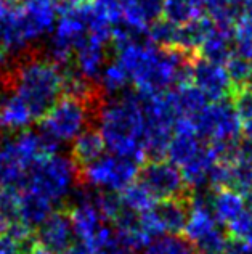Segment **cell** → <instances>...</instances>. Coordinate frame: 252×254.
Returning <instances> with one entry per match:
<instances>
[{"instance_id": "1", "label": "cell", "mask_w": 252, "mask_h": 254, "mask_svg": "<svg viewBox=\"0 0 252 254\" xmlns=\"http://www.w3.org/2000/svg\"><path fill=\"white\" fill-rule=\"evenodd\" d=\"M0 90L15 92L29 108L32 119L41 121L63 97L61 72L49 58L26 52L11 69L0 74Z\"/></svg>"}, {"instance_id": "2", "label": "cell", "mask_w": 252, "mask_h": 254, "mask_svg": "<svg viewBox=\"0 0 252 254\" xmlns=\"http://www.w3.org/2000/svg\"><path fill=\"white\" fill-rule=\"evenodd\" d=\"M143 129V115L135 87L114 102L103 103L98 115V130L111 153L142 164L145 161Z\"/></svg>"}, {"instance_id": "3", "label": "cell", "mask_w": 252, "mask_h": 254, "mask_svg": "<svg viewBox=\"0 0 252 254\" xmlns=\"http://www.w3.org/2000/svg\"><path fill=\"white\" fill-rule=\"evenodd\" d=\"M79 184V171L71 158L58 153L42 156L26 171L24 189L39 193L55 204L66 203V198Z\"/></svg>"}, {"instance_id": "4", "label": "cell", "mask_w": 252, "mask_h": 254, "mask_svg": "<svg viewBox=\"0 0 252 254\" xmlns=\"http://www.w3.org/2000/svg\"><path fill=\"white\" fill-rule=\"evenodd\" d=\"M100 113L87 103L72 97H61L53 108L39 121V130L58 140L59 143L72 142L87 127H95L94 119Z\"/></svg>"}, {"instance_id": "5", "label": "cell", "mask_w": 252, "mask_h": 254, "mask_svg": "<svg viewBox=\"0 0 252 254\" xmlns=\"http://www.w3.org/2000/svg\"><path fill=\"white\" fill-rule=\"evenodd\" d=\"M190 121L202 142H233L241 137V119L230 97L207 103Z\"/></svg>"}, {"instance_id": "6", "label": "cell", "mask_w": 252, "mask_h": 254, "mask_svg": "<svg viewBox=\"0 0 252 254\" xmlns=\"http://www.w3.org/2000/svg\"><path fill=\"white\" fill-rule=\"evenodd\" d=\"M138 168L140 164L134 159L117 156L114 153L103 155L79 172V184L121 191L125 185L137 179Z\"/></svg>"}, {"instance_id": "7", "label": "cell", "mask_w": 252, "mask_h": 254, "mask_svg": "<svg viewBox=\"0 0 252 254\" xmlns=\"http://www.w3.org/2000/svg\"><path fill=\"white\" fill-rule=\"evenodd\" d=\"M137 180L151 193L154 199L177 198L190 191L183 182L180 168L165 158L143 161L138 168Z\"/></svg>"}, {"instance_id": "8", "label": "cell", "mask_w": 252, "mask_h": 254, "mask_svg": "<svg viewBox=\"0 0 252 254\" xmlns=\"http://www.w3.org/2000/svg\"><path fill=\"white\" fill-rule=\"evenodd\" d=\"M190 82L195 84L209 102H218L231 95V84L225 66L209 62L200 53L191 60Z\"/></svg>"}, {"instance_id": "9", "label": "cell", "mask_w": 252, "mask_h": 254, "mask_svg": "<svg viewBox=\"0 0 252 254\" xmlns=\"http://www.w3.org/2000/svg\"><path fill=\"white\" fill-rule=\"evenodd\" d=\"M39 248L49 254H61L76 240L69 211L59 208L53 211L50 216L34 230Z\"/></svg>"}, {"instance_id": "10", "label": "cell", "mask_w": 252, "mask_h": 254, "mask_svg": "<svg viewBox=\"0 0 252 254\" xmlns=\"http://www.w3.org/2000/svg\"><path fill=\"white\" fill-rule=\"evenodd\" d=\"M191 209V190L183 196L156 199L150 214L164 235H182Z\"/></svg>"}, {"instance_id": "11", "label": "cell", "mask_w": 252, "mask_h": 254, "mask_svg": "<svg viewBox=\"0 0 252 254\" xmlns=\"http://www.w3.org/2000/svg\"><path fill=\"white\" fill-rule=\"evenodd\" d=\"M109 44H104L97 41L95 37L85 36L81 42L77 44L74 50V64L76 68L82 72L85 77L98 81L104 64L108 63V53H106V47Z\"/></svg>"}, {"instance_id": "12", "label": "cell", "mask_w": 252, "mask_h": 254, "mask_svg": "<svg viewBox=\"0 0 252 254\" xmlns=\"http://www.w3.org/2000/svg\"><path fill=\"white\" fill-rule=\"evenodd\" d=\"M32 121L29 108L15 92L0 90V132L13 135L28 129Z\"/></svg>"}, {"instance_id": "13", "label": "cell", "mask_w": 252, "mask_h": 254, "mask_svg": "<svg viewBox=\"0 0 252 254\" xmlns=\"http://www.w3.org/2000/svg\"><path fill=\"white\" fill-rule=\"evenodd\" d=\"M235 26H222L212 23L200 47V55L209 62L225 64L235 53Z\"/></svg>"}, {"instance_id": "14", "label": "cell", "mask_w": 252, "mask_h": 254, "mask_svg": "<svg viewBox=\"0 0 252 254\" xmlns=\"http://www.w3.org/2000/svg\"><path fill=\"white\" fill-rule=\"evenodd\" d=\"M104 151L106 145L98 127H87L72 140L71 159L76 164L77 171L81 172L89 164L95 163L98 158H101Z\"/></svg>"}, {"instance_id": "15", "label": "cell", "mask_w": 252, "mask_h": 254, "mask_svg": "<svg viewBox=\"0 0 252 254\" xmlns=\"http://www.w3.org/2000/svg\"><path fill=\"white\" fill-rule=\"evenodd\" d=\"M53 212V203L29 189L19 191V220L36 230Z\"/></svg>"}, {"instance_id": "16", "label": "cell", "mask_w": 252, "mask_h": 254, "mask_svg": "<svg viewBox=\"0 0 252 254\" xmlns=\"http://www.w3.org/2000/svg\"><path fill=\"white\" fill-rule=\"evenodd\" d=\"M210 24H212V21L207 16L200 15L188 23H185L182 26H177L175 45L174 47L188 52V53H198L200 52V47L204 41L205 34H207V31L210 28Z\"/></svg>"}, {"instance_id": "17", "label": "cell", "mask_w": 252, "mask_h": 254, "mask_svg": "<svg viewBox=\"0 0 252 254\" xmlns=\"http://www.w3.org/2000/svg\"><path fill=\"white\" fill-rule=\"evenodd\" d=\"M170 93L180 118H188V119L195 118L209 103L207 97L191 82L178 85L175 89H170Z\"/></svg>"}, {"instance_id": "18", "label": "cell", "mask_w": 252, "mask_h": 254, "mask_svg": "<svg viewBox=\"0 0 252 254\" xmlns=\"http://www.w3.org/2000/svg\"><path fill=\"white\" fill-rule=\"evenodd\" d=\"M246 209L244 208V199L240 191L231 189H218L214 191L212 199V212L218 224L227 225L236 216Z\"/></svg>"}, {"instance_id": "19", "label": "cell", "mask_w": 252, "mask_h": 254, "mask_svg": "<svg viewBox=\"0 0 252 254\" xmlns=\"http://www.w3.org/2000/svg\"><path fill=\"white\" fill-rule=\"evenodd\" d=\"M104 95H117L121 97L130 89V76L127 71L122 68V64L117 60H112L104 64L100 77H98Z\"/></svg>"}, {"instance_id": "20", "label": "cell", "mask_w": 252, "mask_h": 254, "mask_svg": "<svg viewBox=\"0 0 252 254\" xmlns=\"http://www.w3.org/2000/svg\"><path fill=\"white\" fill-rule=\"evenodd\" d=\"M26 185V169L10 153L6 146L0 145V187H13L21 191Z\"/></svg>"}, {"instance_id": "21", "label": "cell", "mask_w": 252, "mask_h": 254, "mask_svg": "<svg viewBox=\"0 0 252 254\" xmlns=\"http://www.w3.org/2000/svg\"><path fill=\"white\" fill-rule=\"evenodd\" d=\"M223 66L230 79L231 92L244 89V87H252V60L233 53Z\"/></svg>"}, {"instance_id": "22", "label": "cell", "mask_w": 252, "mask_h": 254, "mask_svg": "<svg viewBox=\"0 0 252 254\" xmlns=\"http://www.w3.org/2000/svg\"><path fill=\"white\" fill-rule=\"evenodd\" d=\"M230 242V235L225 225L218 224L215 229H212L204 237L191 243L196 254H227Z\"/></svg>"}, {"instance_id": "23", "label": "cell", "mask_w": 252, "mask_h": 254, "mask_svg": "<svg viewBox=\"0 0 252 254\" xmlns=\"http://www.w3.org/2000/svg\"><path fill=\"white\" fill-rule=\"evenodd\" d=\"M119 193H121V199L125 208L134 209L140 214L151 209V206L156 201L151 193L145 189L137 179L134 182H130L129 185H125Z\"/></svg>"}, {"instance_id": "24", "label": "cell", "mask_w": 252, "mask_h": 254, "mask_svg": "<svg viewBox=\"0 0 252 254\" xmlns=\"http://www.w3.org/2000/svg\"><path fill=\"white\" fill-rule=\"evenodd\" d=\"M202 15L193 0H164L162 18L175 26H182Z\"/></svg>"}, {"instance_id": "25", "label": "cell", "mask_w": 252, "mask_h": 254, "mask_svg": "<svg viewBox=\"0 0 252 254\" xmlns=\"http://www.w3.org/2000/svg\"><path fill=\"white\" fill-rule=\"evenodd\" d=\"M16 220H19V190L0 187V224L6 229Z\"/></svg>"}, {"instance_id": "26", "label": "cell", "mask_w": 252, "mask_h": 254, "mask_svg": "<svg viewBox=\"0 0 252 254\" xmlns=\"http://www.w3.org/2000/svg\"><path fill=\"white\" fill-rule=\"evenodd\" d=\"M235 53L252 60V16L244 15L236 21L233 28Z\"/></svg>"}, {"instance_id": "27", "label": "cell", "mask_w": 252, "mask_h": 254, "mask_svg": "<svg viewBox=\"0 0 252 254\" xmlns=\"http://www.w3.org/2000/svg\"><path fill=\"white\" fill-rule=\"evenodd\" d=\"M175 34H177V26L169 23L164 18H159L157 21L148 26L150 42L156 47H161V49H170V47H174Z\"/></svg>"}, {"instance_id": "28", "label": "cell", "mask_w": 252, "mask_h": 254, "mask_svg": "<svg viewBox=\"0 0 252 254\" xmlns=\"http://www.w3.org/2000/svg\"><path fill=\"white\" fill-rule=\"evenodd\" d=\"M233 108L241 123L252 121V87H244L240 90H233L230 95Z\"/></svg>"}, {"instance_id": "29", "label": "cell", "mask_w": 252, "mask_h": 254, "mask_svg": "<svg viewBox=\"0 0 252 254\" xmlns=\"http://www.w3.org/2000/svg\"><path fill=\"white\" fill-rule=\"evenodd\" d=\"M134 2L148 26L157 21L159 18H162L164 0H134Z\"/></svg>"}, {"instance_id": "30", "label": "cell", "mask_w": 252, "mask_h": 254, "mask_svg": "<svg viewBox=\"0 0 252 254\" xmlns=\"http://www.w3.org/2000/svg\"><path fill=\"white\" fill-rule=\"evenodd\" d=\"M94 254H137V251L132 250L130 246H127L125 243H122L121 240L116 237V230H114V235H112L109 242H106L100 248H97Z\"/></svg>"}, {"instance_id": "31", "label": "cell", "mask_w": 252, "mask_h": 254, "mask_svg": "<svg viewBox=\"0 0 252 254\" xmlns=\"http://www.w3.org/2000/svg\"><path fill=\"white\" fill-rule=\"evenodd\" d=\"M0 254H19L16 243L5 233L0 235Z\"/></svg>"}, {"instance_id": "32", "label": "cell", "mask_w": 252, "mask_h": 254, "mask_svg": "<svg viewBox=\"0 0 252 254\" xmlns=\"http://www.w3.org/2000/svg\"><path fill=\"white\" fill-rule=\"evenodd\" d=\"M61 254H94V250L87 243L81 242V240H74L69 248L63 251Z\"/></svg>"}, {"instance_id": "33", "label": "cell", "mask_w": 252, "mask_h": 254, "mask_svg": "<svg viewBox=\"0 0 252 254\" xmlns=\"http://www.w3.org/2000/svg\"><path fill=\"white\" fill-rule=\"evenodd\" d=\"M94 0H58V13L61 8H79V6L89 5Z\"/></svg>"}, {"instance_id": "34", "label": "cell", "mask_w": 252, "mask_h": 254, "mask_svg": "<svg viewBox=\"0 0 252 254\" xmlns=\"http://www.w3.org/2000/svg\"><path fill=\"white\" fill-rule=\"evenodd\" d=\"M243 199H244V208L249 212H252V185L243 193Z\"/></svg>"}, {"instance_id": "35", "label": "cell", "mask_w": 252, "mask_h": 254, "mask_svg": "<svg viewBox=\"0 0 252 254\" xmlns=\"http://www.w3.org/2000/svg\"><path fill=\"white\" fill-rule=\"evenodd\" d=\"M5 57H6V49H5V45L2 44V41H0V68H2V64L5 62Z\"/></svg>"}, {"instance_id": "36", "label": "cell", "mask_w": 252, "mask_h": 254, "mask_svg": "<svg viewBox=\"0 0 252 254\" xmlns=\"http://www.w3.org/2000/svg\"><path fill=\"white\" fill-rule=\"evenodd\" d=\"M193 2H195V5H196L198 8L201 10V13H202V3H204V0H193Z\"/></svg>"}, {"instance_id": "37", "label": "cell", "mask_w": 252, "mask_h": 254, "mask_svg": "<svg viewBox=\"0 0 252 254\" xmlns=\"http://www.w3.org/2000/svg\"><path fill=\"white\" fill-rule=\"evenodd\" d=\"M31 254H49L47 251H44L42 248H39V246H37V250L34 251V253H31Z\"/></svg>"}, {"instance_id": "38", "label": "cell", "mask_w": 252, "mask_h": 254, "mask_svg": "<svg viewBox=\"0 0 252 254\" xmlns=\"http://www.w3.org/2000/svg\"><path fill=\"white\" fill-rule=\"evenodd\" d=\"M5 232V227L2 225V224H0V235H2V233Z\"/></svg>"}, {"instance_id": "39", "label": "cell", "mask_w": 252, "mask_h": 254, "mask_svg": "<svg viewBox=\"0 0 252 254\" xmlns=\"http://www.w3.org/2000/svg\"><path fill=\"white\" fill-rule=\"evenodd\" d=\"M251 16H252V13H251Z\"/></svg>"}]
</instances>
